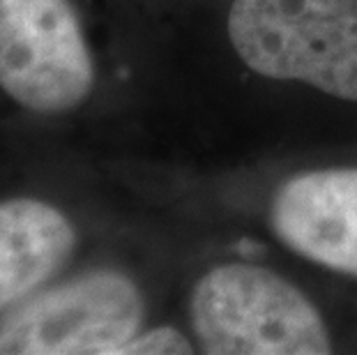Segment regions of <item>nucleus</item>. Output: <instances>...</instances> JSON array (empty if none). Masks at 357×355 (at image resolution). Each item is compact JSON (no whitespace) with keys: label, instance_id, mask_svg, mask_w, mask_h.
Segmentation results:
<instances>
[{"label":"nucleus","instance_id":"nucleus-1","mask_svg":"<svg viewBox=\"0 0 357 355\" xmlns=\"http://www.w3.org/2000/svg\"><path fill=\"white\" fill-rule=\"evenodd\" d=\"M229 40L261 77L357 102V0H233Z\"/></svg>","mask_w":357,"mask_h":355},{"label":"nucleus","instance_id":"nucleus-2","mask_svg":"<svg viewBox=\"0 0 357 355\" xmlns=\"http://www.w3.org/2000/svg\"><path fill=\"white\" fill-rule=\"evenodd\" d=\"M189 319L208 355H325L332 337L298 286L254 263L208 270L192 291Z\"/></svg>","mask_w":357,"mask_h":355},{"label":"nucleus","instance_id":"nucleus-3","mask_svg":"<svg viewBox=\"0 0 357 355\" xmlns=\"http://www.w3.org/2000/svg\"><path fill=\"white\" fill-rule=\"evenodd\" d=\"M146 302L113 270L74 277L12 312L0 326V355H120L139 335Z\"/></svg>","mask_w":357,"mask_h":355},{"label":"nucleus","instance_id":"nucleus-4","mask_svg":"<svg viewBox=\"0 0 357 355\" xmlns=\"http://www.w3.org/2000/svg\"><path fill=\"white\" fill-rule=\"evenodd\" d=\"M95 63L70 0H0V88L58 116L93 93Z\"/></svg>","mask_w":357,"mask_h":355},{"label":"nucleus","instance_id":"nucleus-5","mask_svg":"<svg viewBox=\"0 0 357 355\" xmlns=\"http://www.w3.org/2000/svg\"><path fill=\"white\" fill-rule=\"evenodd\" d=\"M270 224L302 259L357 277V169H321L288 178L272 199Z\"/></svg>","mask_w":357,"mask_h":355},{"label":"nucleus","instance_id":"nucleus-6","mask_svg":"<svg viewBox=\"0 0 357 355\" xmlns=\"http://www.w3.org/2000/svg\"><path fill=\"white\" fill-rule=\"evenodd\" d=\"M74 247L77 231L51 203L0 201V309L56 277Z\"/></svg>","mask_w":357,"mask_h":355},{"label":"nucleus","instance_id":"nucleus-7","mask_svg":"<svg viewBox=\"0 0 357 355\" xmlns=\"http://www.w3.org/2000/svg\"><path fill=\"white\" fill-rule=\"evenodd\" d=\"M159 353L189 355V353H194V346L180 330L162 326V328L134 335L123 346V351H120V355H159Z\"/></svg>","mask_w":357,"mask_h":355}]
</instances>
